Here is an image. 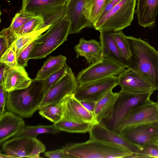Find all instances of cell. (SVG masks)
I'll return each instance as SVG.
<instances>
[{
	"mask_svg": "<svg viewBox=\"0 0 158 158\" xmlns=\"http://www.w3.org/2000/svg\"><path fill=\"white\" fill-rule=\"evenodd\" d=\"M158 121V102L152 101L132 110L119 126L117 133L130 126L151 124Z\"/></svg>",
	"mask_w": 158,
	"mask_h": 158,
	"instance_id": "13",
	"label": "cell"
},
{
	"mask_svg": "<svg viewBox=\"0 0 158 158\" xmlns=\"http://www.w3.org/2000/svg\"><path fill=\"white\" fill-rule=\"evenodd\" d=\"M35 16L28 13L19 11L12 19L9 27L15 33L26 22Z\"/></svg>",
	"mask_w": 158,
	"mask_h": 158,
	"instance_id": "34",
	"label": "cell"
},
{
	"mask_svg": "<svg viewBox=\"0 0 158 158\" xmlns=\"http://www.w3.org/2000/svg\"><path fill=\"white\" fill-rule=\"evenodd\" d=\"M0 63H2L10 68L18 65L17 62V55L15 48V41L0 56Z\"/></svg>",
	"mask_w": 158,
	"mask_h": 158,
	"instance_id": "33",
	"label": "cell"
},
{
	"mask_svg": "<svg viewBox=\"0 0 158 158\" xmlns=\"http://www.w3.org/2000/svg\"><path fill=\"white\" fill-rule=\"evenodd\" d=\"M32 83L27 88L8 92L6 107L24 118L32 117L38 110L44 95L41 92V83Z\"/></svg>",
	"mask_w": 158,
	"mask_h": 158,
	"instance_id": "3",
	"label": "cell"
},
{
	"mask_svg": "<svg viewBox=\"0 0 158 158\" xmlns=\"http://www.w3.org/2000/svg\"><path fill=\"white\" fill-rule=\"evenodd\" d=\"M136 3V0H122L95 23L93 27L99 31H122L131 25Z\"/></svg>",
	"mask_w": 158,
	"mask_h": 158,
	"instance_id": "6",
	"label": "cell"
},
{
	"mask_svg": "<svg viewBox=\"0 0 158 158\" xmlns=\"http://www.w3.org/2000/svg\"><path fill=\"white\" fill-rule=\"evenodd\" d=\"M22 117L10 111H5L0 116V143L13 137L25 126Z\"/></svg>",
	"mask_w": 158,
	"mask_h": 158,
	"instance_id": "19",
	"label": "cell"
},
{
	"mask_svg": "<svg viewBox=\"0 0 158 158\" xmlns=\"http://www.w3.org/2000/svg\"><path fill=\"white\" fill-rule=\"evenodd\" d=\"M78 85L74 73L69 67L65 74L44 95L39 110L47 105L62 100L67 95L74 94Z\"/></svg>",
	"mask_w": 158,
	"mask_h": 158,
	"instance_id": "12",
	"label": "cell"
},
{
	"mask_svg": "<svg viewBox=\"0 0 158 158\" xmlns=\"http://www.w3.org/2000/svg\"><path fill=\"white\" fill-rule=\"evenodd\" d=\"M151 125L158 132V121L151 124Z\"/></svg>",
	"mask_w": 158,
	"mask_h": 158,
	"instance_id": "43",
	"label": "cell"
},
{
	"mask_svg": "<svg viewBox=\"0 0 158 158\" xmlns=\"http://www.w3.org/2000/svg\"><path fill=\"white\" fill-rule=\"evenodd\" d=\"M118 96L111 90L96 102L93 114L98 122L110 117Z\"/></svg>",
	"mask_w": 158,
	"mask_h": 158,
	"instance_id": "23",
	"label": "cell"
},
{
	"mask_svg": "<svg viewBox=\"0 0 158 158\" xmlns=\"http://www.w3.org/2000/svg\"><path fill=\"white\" fill-rule=\"evenodd\" d=\"M66 60V57L61 55L49 57L44 62L32 82L44 80L64 67L67 64Z\"/></svg>",
	"mask_w": 158,
	"mask_h": 158,
	"instance_id": "24",
	"label": "cell"
},
{
	"mask_svg": "<svg viewBox=\"0 0 158 158\" xmlns=\"http://www.w3.org/2000/svg\"><path fill=\"white\" fill-rule=\"evenodd\" d=\"M8 92L5 89L3 85H0V116L5 111V107Z\"/></svg>",
	"mask_w": 158,
	"mask_h": 158,
	"instance_id": "38",
	"label": "cell"
},
{
	"mask_svg": "<svg viewBox=\"0 0 158 158\" xmlns=\"http://www.w3.org/2000/svg\"><path fill=\"white\" fill-rule=\"evenodd\" d=\"M120 134L131 143L141 146L154 144L158 132L149 124L126 127Z\"/></svg>",
	"mask_w": 158,
	"mask_h": 158,
	"instance_id": "16",
	"label": "cell"
},
{
	"mask_svg": "<svg viewBox=\"0 0 158 158\" xmlns=\"http://www.w3.org/2000/svg\"><path fill=\"white\" fill-rule=\"evenodd\" d=\"M17 38L15 32L10 27L0 32V55L1 56Z\"/></svg>",
	"mask_w": 158,
	"mask_h": 158,
	"instance_id": "31",
	"label": "cell"
},
{
	"mask_svg": "<svg viewBox=\"0 0 158 158\" xmlns=\"http://www.w3.org/2000/svg\"><path fill=\"white\" fill-rule=\"evenodd\" d=\"M127 37L131 53L127 68L137 72L158 90V51L141 38Z\"/></svg>",
	"mask_w": 158,
	"mask_h": 158,
	"instance_id": "1",
	"label": "cell"
},
{
	"mask_svg": "<svg viewBox=\"0 0 158 158\" xmlns=\"http://www.w3.org/2000/svg\"><path fill=\"white\" fill-rule=\"evenodd\" d=\"M110 0H94L91 13L93 26Z\"/></svg>",
	"mask_w": 158,
	"mask_h": 158,
	"instance_id": "35",
	"label": "cell"
},
{
	"mask_svg": "<svg viewBox=\"0 0 158 158\" xmlns=\"http://www.w3.org/2000/svg\"><path fill=\"white\" fill-rule=\"evenodd\" d=\"M68 0H22L20 11L40 16L44 19L42 28L51 26L66 15Z\"/></svg>",
	"mask_w": 158,
	"mask_h": 158,
	"instance_id": "7",
	"label": "cell"
},
{
	"mask_svg": "<svg viewBox=\"0 0 158 158\" xmlns=\"http://www.w3.org/2000/svg\"><path fill=\"white\" fill-rule=\"evenodd\" d=\"M1 145L2 151L10 158H40V154L46 150L44 144L36 137L30 136L13 138Z\"/></svg>",
	"mask_w": 158,
	"mask_h": 158,
	"instance_id": "8",
	"label": "cell"
},
{
	"mask_svg": "<svg viewBox=\"0 0 158 158\" xmlns=\"http://www.w3.org/2000/svg\"><path fill=\"white\" fill-rule=\"evenodd\" d=\"M64 98L59 102L49 104L39 110V114L54 123L57 122L64 117Z\"/></svg>",
	"mask_w": 158,
	"mask_h": 158,
	"instance_id": "25",
	"label": "cell"
},
{
	"mask_svg": "<svg viewBox=\"0 0 158 158\" xmlns=\"http://www.w3.org/2000/svg\"><path fill=\"white\" fill-rule=\"evenodd\" d=\"M8 67L5 64L0 63V85H3L4 73Z\"/></svg>",
	"mask_w": 158,
	"mask_h": 158,
	"instance_id": "42",
	"label": "cell"
},
{
	"mask_svg": "<svg viewBox=\"0 0 158 158\" xmlns=\"http://www.w3.org/2000/svg\"><path fill=\"white\" fill-rule=\"evenodd\" d=\"M64 99V118L92 124L98 123L93 113L85 109L73 94L67 95Z\"/></svg>",
	"mask_w": 158,
	"mask_h": 158,
	"instance_id": "17",
	"label": "cell"
},
{
	"mask_svg": "<svg viewBox=\"0 0 158 158\" xmlns=\"http://www.w3.org/2000/svg\"><path fill=\"white\" fill-rule=\"evenodd\" d=\"M44 155L45 156L50 158H65L63 148L46 152Z\"/></svg>",
	"mask_w": 158,
	"mask_h": 158,
	"instance_id": "39",
	"label": "cell"
},
{
	"mask_svg": "<svg viewBox=\"0 0 158 158\" xmlns=\"http://www.w3.org/2000/svg\"><path fill=\"white\" fill-rule=\"evenodd\" d=\"M53 124L59 131L76 133L88 132L92 124L89 123L80 122L64 118Z\"/></svg>",
	"mask_w": 158,
	"mask_h": 158,
	"instance_id": "26",
	"label": "cell"
},
{
	"mask_svg": "<svg viewBox=\"0 0 158 158\" xmlns=\"http://www.w3.org/2000/svg\"><path fill=\"white\" fill-rule=\"evenodd\" d=\"M65 158H128L132 154L123 148L101 140L68 143L63 148Z\"/></svg>",
	"mask_w": 158,
	"mask_h": 158,
	"instance_id": "2",
	"label": "cell"
},
{
	"mask_svg": "<svg viewBox=\"0 0 158 158\" xmlns=\"http://www.w3.org/2000/svg\"><path fill=\"white\" fill-rule=\"evenodd\" d=\"M126 68L114 60L104 57L79 72L76 77L78 85L118 76Z\"/></svg>",
	"mask_w": 158,
	"mask_h": 158,
	"instance_id": "9",
	"label": "cell"
},
{
	"mask_svg": "<svg viewBox=\"0 0 158 158\" xmlns=\"http://www.w3.org/2000/svg\"><path fill=\"white\" fill-rule=\"evenodd\" d=\"M154 144H155L157 145H158V140H156Z\"/></svg>",
	"mask_w": 158,
	"mask_h": 158,
	"instance_id": "44",
	"label": "cell"
},
{
	"mask_svg": "<svg viewBox=\"0 0 158 158\" xmlns=\"http://www.w3.org/2000/svg\"><path fill=\"white\" fill-rule=\"evenodd\" d=\"M118 76L108 77L82 85H79L73 94L79 101L96 102L118 85Z\"/></svg>",
	"mask_w": 158,
	"mask_h": 158,
	"instance_id": "11",
	"label": "cell"
},
{
	"mask_svg": "<svg viewBox=\"0 0 158 158\" xmlns=\"http://www.w3.org/2000/svg\"><path fill=\"white\" fill-rule=\"evenodd\" d=\"M94 0H68L66 15L70 22L69 34L79 33L86 27H93L91 13Z\"/></svg>",
	"mask_w": 158,
	"mask_h": 158,
	"instance_id": "10",
	"label": "cell"
},
{
	"mask_svg": "<svg viewBox=\"0 0 158 158\" xmlns=\"http://www.w3.org/2000/svg\"><path fill=\"white\" fill-rule=\"evenodd\" d=\"M50 26H48L17 37L15 40V48L17 56L23 48L28 44L36 40L38 37L47 31Z\"/></svg>",
	"mask_w": 158,
	"mask_h": 158,
	"instance_id": "28",
	"label": "cell"
},
{
	"mask_svg": "<svg viewBox=\"0 0 158 158\" xmlns=\"http://www.w3.org/2000/svg\"><path fill=\"white\" fill-rule=\"evenodd\" d=\"M59 131L54 124L47 125H39L36 126H25L21 131L13 138L24 136L36 137L39 134H55Z\"/></svg>",
	"mask_w": 158,
	"mask_h": 158,
	"instance_id": "27",
	"label": "cell"
},
{
	"mask_svg": "<svg viewBox=\"0 0 158 158\" xmlns=\"http://www.w3.org/2000/svg\"><path fill=\"white\" fill-rule=\"evenodd\" d=\"M99 32V38L102 57L112 59L126 68H127V62L122 57L115 43L110 35V31Z\"/></svg>",
	"mask_w": 158,
	"mask_h": 158,
	"instance_id": "22",
	"label": "cell"
},
{
	"mask_svg": "<svg viewBox=\"0 0 158 158\" xmlns=\"http://www.w3.org/2000/svg\"><path fill=\"white\" fill-rule=\"evenodd\" d=\"M74 49L76 58L84 57L89 64L103 58L100 43L94 39L86 40L81 38L79 43L74 46Z\"/></svg>",
	"mask_w": 158,
	"mask_h": 158,
	"instance_id": "21",
	"label": "cell"
},
{
	"mask_svg": "<svg viewBox=\"0 0 158 158\" xmlns=\"http://www.w3.org/2000/svg\"><path fill=\"white\" fill-rule=\"evenodd\" d=\"M79 101L85 109L93 114L96 102L88 101Z\"/></svg>",
	"mask_w": 158,
	"mask_h": 158,
	"instance_id": "41",
	"label": "cell"
},
{
	"mask_svg": "<svg viewBox=\"0 0 158 158\" xmlns=\"http://www.w3.org/2000/svg\"><path fill=\"white\" fill-rule=\"evenodd\" d=\"M139 147L141 154L146 158H158V145L153 144Z\"/></svg>",
	"mask_w": 158,
	"mask_h": 158,
	"instance_id": "37",
	"label": "cell"
},
{
	"mask_svg": "<svg viewBox=\"0 0 158 158\" xmlns=\"http://www.w3.org/2000/svg\"><path fill=\"white\" fill-rule=\"evenodd\" d=\"M32 82L24 67L19 65L13 68L8 67L5 72L3 86L8 92L26 89Z\"/></svg>",
	"mask_w": 158,
	"mask_h": 158,
	"instance_id": "18",
	"label": "cell"
},
{
	"mask_svg": "<svg viewBox=\"0 0 158 158\" xmlns=\"http://www.w3.org/2000/svg\"><path fill=\"white\" fill-rule=\"evenodd\" d=\"M153 93L119 92L111 114L108 118L99 123L109 130L117 133L121 124L132 110L152 101L150 98Z\"/></svg>",
	"mask_w": 158,
	"mask_h": 158,
	"instance_id": "4",
	"label": "cell"
},
{
	"mask_svg": "<svg viewBox=\"0 0 158 158\" xmlns=\"http://www.w3.org/2000/svg\"><path fill=\"white\" fill-rule=\"evenodd\" d=\"M122 31H110V35L115 43L122 57L127 62L131 53L127 36Z\"/></svg>",
	"mask_w": 158,
	"mask_h": 158,
	"instance_id": "29",
	"label": "cell"
},
{
	"mask_svg": "<svg viewBox=\"0 0 158 158\" xmlns=\"http://www.w3.org/2000/svg\"><path fill=\"white\" fill-rule=\"evenodd\" d=\"M135 13L139 26L152 29L155 26L158 13V0H136Z\"/></svg>",
	"mask_w": 158,
	"mask_h": 158,
	"instance_id": "20",
	"label": "cell"
},
{
	"mask_svg": "<svg viewBox=\"0 0 158 158\" xmlns=\"http://www.w3.org/2000/svg\"><path fill=\"white\" fill-rule=\"evenodd\" d=\"M69 26V19L65 15L35 40L29 59H40L51 54L67 40Z\"/></svg>",
	"mask_w": 158,
	"mask_h": 158,
	"instance_id": "5",
	"label": "cell"
},
{
	"mask_svg": "<svg viewBox=\"0 0 158 158\" xmlns=\"http://www.w3.org/2000/svg\"><path fill=\"white\" fill-rule=\"evenodd\" d=\"M69 68L67 64L63 68L42 81L41 92L45 95L51 87L65 74Z\"/></svg>",
	"mask_w": 158,
	"mask_h": 158,
	"instance_id": "32",
	"label": "cell"
},
{
	"mask_svg": "<svg viewBox=\"0 0 158 158\" xmlns=\"http://www.w3.org/2000/svg\"><path fill=\"white\" fill-rule=\"evenodd\" d=\"M88 132L90 139L99 140L118 145L132 153L141 155L139 146L131 143L120 134L109 130L99 122L92 124Z\"/></svg>",
	"mask_w": 158,
	"mask_h": 158,
	"instance_id": "14",
	"label": "cell"
},
{
	"mask_svg": "<svg viewBox=\"0 0 158 158\" xmlns=\"http://www.w3.org/2000/svg\"><path fill=\"white\" fill-rule=\"evenodd\" d=\"M157 99H158L157 102H158V98H157Z\"/></svg>",
	"mask_w": 158,
	"mask_h": 158,
	"instance_id": "46",
	"label": "cell"
},
{
	"mask_svg": "<svg viewBox=\"0 0 158 158\" xmlns=\"http://www.w3.org/2000/svg\"><path fill=\"white\" fill-rule=\"evenodd\" d=\"M158 140V136L156 138V140Z\"/></svg>",
	"mask_w": 158,
	"mask_h": 158,
	"instance_id": "45",
	"label": "cell"
},
{
	"mask_svg": "<svg viewBox=\"0 0 158 158\" xmlns=\"http://www.w3.org/2000/svg\"><path fill=\"white\" fill-rule=\"evenodd\" d=\"M122 0H110V2L106 6L99 18L95 23L98 22L101 20L102 18L114 6L119 3Z\"/></svg>",
	"mask_w": 158,
	"mask_h": 158,
	"instance_id": "40",
	"label": "cell"
},
{
	"mask_svg": "<svg viewBox=\"0 0 158 158\" xmlns=\"http://www.w3.org/2000/svg\"><path fill=\"white\" fill-rule=\"evenodd\" d=\"M44 23L43 19L40 16H35L26 22L15 32L17 37L35 30L42 28Z\"/></svg>",
	"mask_w": 158,
	"mask_h": 158,
	"instance_id": "30",
	"label": "cell"
},
{
	"mask_svg": "<svg viewBox=\"0 0 158 158\" xmlns=\"http://www.w3.org/2000/svg\"><path fill=\"white\" fill-rule=\"evenodd\" d=\"M35 40L23 48L17 56V62L19 66L24 68L27 66L30 55L34 46Z\"/></svg>",
	"mask_w": 158,
	"mask_h": 158,
	"instance_id": "36",
	"label": "cell"
},
{
	"mask_svg": "<svg viewBox=\"0 0 158 158\" xmlns=\"http://www.w3.org/2000/svg\"><path fill=\"white\" fill-rule=\"evenodd\" d=\"M117 83L120 92L140 93L154 92L151 85L140 74L131 68L126 69L118 76Z\"/></svg>",
	"mask_w": 158,
	"mask_h": 158,
	"instance_id": "15",
	"label": "cell"
}]
</instances>
